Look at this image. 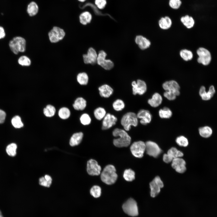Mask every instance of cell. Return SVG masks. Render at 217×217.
<instances>
[{
    "label": "cell",
    "mask_w": 217,
    "mask_h": 217,
    "mask_svg": "<svg viewBox=\"0 0 217 217\" xmlns=\"http://www.w3.org/2000/svg\"><path fill=\"white\" fill-rule=\"evenodd\" d=\"M145 149V143L142 141L134 142L130 147V150L133 155L138 158L143 157Z\"/></svg>",
    "instance_id": "9c48e42d"
},
{
    "label": "cell",
    "mask_w": 217,
    "mask_h": 217,
    "mask_svg": "<svg viewBox=\"0 0 217 217\" xmlns=\"http://www.w3.org/2000/svg\"><path fill=\"white\" fill-rule=\"evenodd\" d=\"M80 120L81 123L83 125L90 124L91 122V119L90 116L87 114L84 113L81 116Z\"/></svg>",
    "instance_id": "f6af8a7d"
},
{
    "label": "cell",
    "mask_w": 217,
    "mask_h": 217,
    "mask_svg": "<svg viewBox=\"0 0 217 217\" xmlns=\"http://www.w3.org/2000/svg\"><path fill=\"white\" fill-rule=\"evenodd\" d=\"M106 55V53L104 51H100L97 54L96 63L105 70H109L113 68L114 64L110 60L105 59Z\"/></svg>",
    "instance_id": "52a82bcc"
},
{
    "label": "cell",
    "mask_w": 217,
    "mask_h": 217,
    "mask_svg": "<svg viewBox=\"0 0 217 217\" xmlns=\"http://www.w3.org/2000/svg\"><path fill=\"white\" fill-rule=\"evenodd\" d=\"M200 135L204 138H208L212 134V131L211 127L205 126L200 127L199 129Z\"/></svg>",
    "instance_id": "f546056e"
},
{
    "label": "cell",
    "mask_w": 217,
    "mask_h": 217,
    "mask_svg": "<svg viewBox=\"0 0 217 217\" xmlns=\"http://www.w3.org/2000/svg\"><path fill=\"white\" fill-rule=\"evenodd\" d=\"M117 121V118L109 113L106 114L103 119L102 129H108L115 125Z\"/></svg>",
    "instance_id": "5bb4252c"
},
{
    "label": "cell",
    "mask_w": 217,
    "mask_h": 217,
    "mask_svg": "<svg viewBox=\"0 0 217 217\" xmlns=\"http://www.w3.org/2000/svg\"><path fill=\"white\" fill-rule=\"evenodd\" d=\"M171 166L179 173H183L186 170V162L184 159L181 158L173 159L172 161Z\"/></svg>",
    "instance_id": "e0dca14e"
},
{
    "label": "cell",
    "mask_w": 217,
    "mask_h": 217,
    "mask_svg": "<svg viewBox=\"0 0 217 217\" xmlns=\"http://www.w3.org/2000/svg\"><path fill=\"white\" fill-rule=\"evenodd\" d=\"M181 2L180 0H169V5L174 9H178L180 6Z\"/></svg>",
    "instance_id": "bcb514c9"
},
{
    "label": "cell",
    "mask_w": 217,
    "mask_h": 217,
    "mask_svg": "<svg viewBox=\"0 0 217 217\" xmlns=\"http://www.w3.org/2000/svg\"><path fill=\"white\" fill-rule=\"evenodd\" d=\"M5 36V33L4 28L0 26V39L4 38Z\"/></svg>",
    "instance_id": "816d5d0a"
},
{
    "label": "cell",
    "mask_w": 217,
    "mask_h": 217,
    "mask_svg": "<svg viewBox=\"0 0 217 217\" xmlns=\"http://www.w3.org/2000/svg\"><path fill=\"white\" fill-rule=\"evenodd\" d=\"M95 3L98 8L102 9H103L106 5V0H95Z\"/></svg>",
    "instance_id": "c3c4849f"
},
{
    "label": "cell",
    "mask_w": 217,
    "mask_h": 217,
    "mask_svg": "<svg viewBox=\"0 0 217 217\" xmlns=\"http://www.w3.org/2000/svg\"><path fill=\"white\" fill-rule=\"evenodd\" d=\"M9 45L12 52L17 55L19 52H24L25 51L26 41L22 37L16 36L10 41Z\"/></svg>",
    "instance_id": "3957f363"
},
{
    "label": "cell",
    "mask_w": 217,
    "mask_h": 217,
    "mask_svg": "<svg viewBox=\"0 0 217 217\" xmlns=\"http://www.w3.org/2000/svg\"><path fill=\"white\" fill-rule=\"evenodd\" d=\"M17 146L14 143L8 144L6 147V152L7 154L11 157H14L17 154Z\"/></svg>",
    "instance_id": "4dcf8cb0"
},
{
    "label": "cell",
    "mask_w": 217,
    "mask_h": 217,
    "mask_svg": "<svg viewBox=\"0 0 217 217\" xmlns=\"http://www.w3.org/2000/svg\"><path fill=\"white\" fill-rule=\"evenodd\" d=\"M65 34L63 29L56 26L54 27L48 33L49 40L52 43H57L62 40Z\"/></svg>",
    "instance_id": "ba28073f"
},
{
    "label": "cell",
    "mask_w": 217,
    "mask_h": 217,
    "mask_svg": "<svg viewBox=\"0 0 217 217\" xmlns=\"http://www.w3.org/2000/svg\"><path fill=\"white\" fill-rule=\"evenodd\" d=\"M181 21L183 24L188 29L192 28L195 24L193 18L187 15L182 17L181 18Z\"/></svg>",
    "instance_id": "4316f807"
},
{
    "label": "cell",
    "mask_w": 217,
    "mask_h": 217,
    "mask_svg": "<svg viewBox=\"0 0 217 217\" xmlns=\"http://www.w3.org/2000/svg\"><path fill=\"white\" fill-rule=\"evenodd\" d=\"M123 177L127 181H132L135 178V172L131 169H126L124 173Z\"/></svg>",
    "instance_id": "d590c367"
},
{
    "label": "cell",
    "mask_w": 217,
    "mask_h": 217,
    "mask_svg": "<svg viewBox=\"0 0 217 217\" xmlns=\"http://www.w3.org/2000/svg\"><path fill=\"white\" fill-rule=\"evenodd\" d=\"M83 136V133L81 132L74 134L70 139V145L71 146H74L78 145L81 142Z\"/></svg>",
    "instance_id": "603a6c76"
},
{
    "label": "cell",
    "mask_w": 217,
    "mask_h": 217,
    "mask_svg": "<svg viewBox=\"0 0 217 217\" xmlns=\"http://www.w3.org/2000/svg\"><path fill=\"white\" fill-rule=\"evenodd\" d=\"M78 0L81 2H84L86 0Z\"/></svg>",
    "instance_id": "f5cc1de1"
},
{
    "label": "cell",
    "mask_w": 217,
    "mask_h": 217,
    "mask_svg": "<svg viewBox=\"0 0 217 217\" xmlns=\"http://www.w3.org/2000/svg\"><path fill=\"white\" fill-rule=\"evenodd\" d=\"M56 110L55 107L51 105H47L43 109V113L47 117L53 116L55 114Z\"/></svg>",
    "instance_id": "8d00e7d4"
},
{
    "label": "cell",
    "mask_w": 217,
    "mask_h": 217,
    "mask_svg": "<svg viewBox=\"0 0 217 217\" xmlns=\"http://www.w3.org/2000/svg\"><path fill=\"white\" fill-rule=\"evenodd\" d=\"M173 158L168 154H165L163 156V160L166 163L172 162Z\"/></svg>",
    "instance_id": "681fc988"
},
{
    "label": "cell",
    "mask_w": 217,
    "mask_h": 217,
    "mask_svg": "<svg viewBox=\"0 0 217 217\" xmlns=\"http://www.w3.org/2000/svg\"><path fill=\"white\" fill-rule=\"evenodd\" d=\"M97 54L95 49L92 47L90 48L86 54L83 55L84 62L85 64H94L96 63Z\"/></svg>",
    "instance_id": "4fadbf2b"
},
{
    "label": "cell",
    "mask_w": 217,
    "mask_h": 217,
    "mask_svg": "<svg viewBox=\"0 0 217 217\" xmlns=\"http://www.w3.org/2000/svg\"><path fill=\"white\" fill-rule=\"evenodd\" d=\"M6 113L0 109V124L3 123L5 119Z\"/></svg>",
    "instance_id": "f907efd6"
},
{
    "label": "cell",
    "mask_w": 217,
    "mask_h": 217,
    "mask_svg": "<svg viewBox=\"0 0 217 217\" xmlns=\"http://www.w3.org/2000/svg\"><path fill=\"white\" fill-rule=\"evenodd\" d=\"M162 100L161 95L159 93H156L153 95L151 98L148 100V103L151 106L156 107L161 104Z\"/></svg>",
    "instance_id": "44dd1931"
},
{
    "label": "cell",
    "mask_w": 217,
    "mask_h": 217,
    "mask_svg": "<svg viewBox=\"0 0 217 217\" xmlns=\"http://www.w3.org/2000/svg\"><path fill=\"white\" fill-rule=\"evenodd\" d=\"M101 168L95 160L90 159L87 162V171L91 175H98L101 173Z\"/></svg>",
    "instance_id": "7c38bea8"
},
{
    "label": "cell",
    "mask_w": 217,
    "mask_h": 217,
    "mask_svg": "<svg viewBox=\"0 0 217 217\" xmlns=\"http://www.w3.org/2000/svg\"><path fill=\"white\" fill-rule=\"evenodd\" d=\"M90 193L91 195L95 198L100 197L101 193V189L100 187L97 185L93 186L90 189Z\"/></svg>",
    "instance_id": "60d3db41"
},
{
    "label": "cell",
    "mask_w": 217,
    "mask_h": 217,
    "mask_svg": "<svg viewBox=\"0 0 217 217\" xmlns=\"http://www.w3.org/2000/svg\"><path fill=\"white\" fill-rule=\"evenodd\" d=\"M100 96L105 98L109 97L113 93V89L109 85L105 84L99 88Z\"/></svg>",
    "instance_id": "ffe728a7"
},
{
    "label": "cell",
    "mask_w": 217,
    "mask_h": 217,
    "mask_svg": "<svg viewBox=\"0 0 217 217\" xmlns=\"http://www.w3.org/2000/svg\"><path fill=\"white\" fill-rule=\"evenodd\" d=\"M135 42L142 50H145L149 48L151 44L148 39L141 35H138L136 37Z\"/></svg>",
    "instance_id": "d6986e66"
},
{
    "label": "cell",
    "mask_w": 217,
    "mask_h": 217,
    "mask_svg": "<svg viewBox=\"0 0 217 217\" xmlns=\"http://www.w3.org/2000/svg\"><path fill=\"white\" fill-rule=\"evenodd\" d=\"M150 188V196L154 197L159 193L161 188L159 185L153 179L149 183Z\"/></svg>",
    "instance_id": "484cf974"
},
{
    "label": "cell",
    "mask_w": 217,
    "mask_h": 217,
    "mask_svg": "<svg viewBox=\"0 0 217 217\" xmlns=\"http://www.w3.org/2000/svg\"><path fill=\"white\" fill-rule=\"evenodd\" d=\"M38 10V6L35 2H31L28 5L27 11L30 16H33L36 15Z\"/></svg>",
    "instance_id": "f1b7e54d"
},
{
    "label": "cell",
    "mask_w": 217,
    "mask_h": 217,
    "mask_svg": "<svg viewBox=\"0 0 217 217\" xmlns=\"http://www.w3.org/2000/svg\"><path fill=\"white\" fill-rule=\"evenodd\" d=\"M117 178L116 169L113 165H111L106 166L101 174V180L105 183L108 185L114 184Z\"/></svg>",
    "instance_id": "7a4b0ae2"
},
{
    "label": "cell",
    "mask_w": 217,
    "mask_h": 217,
    "mask_svg": "<svg viewBox=\"0 0 217 217\" xmlns=\"http://www.w3.org/2000/svg\"><path fill=\"white\" fill-rule=\"evenodd\" d=\"M124 211L127 215L132 216H135L138 215L137 204L133 199L130 198L122 205Z\"/></svg>",
    "instance_id": "8992f818"
},
{
    "label": "cell",
    "mask_w": 217,
    "mask_h": 217,
    "mask_svg": "<svg viewBox=\"0 0 217 217\" xmlns=\"http://www.w3.org/2000/svg\"><path fill=\"white\" fill-rule=\"evenodd\" d=\"M131 85L132 87V93L134 95H142L146 91V83L142 80L138 79L136 81H134L132 82Z\"/></svg>",
    "instance_id": "8fae6325"
},
{
    "label": "cell",
    "mask_w": 217,
    "mask_h": 217,
    "mask_svg": "<svg viewBox=\"0 0 217 217\" xmlns=\"http://www.w3.org/2000/svg\"><path fill=\"white\" fill-rule=\"evenodd\" d=\"M162 87L165 91H169L175 93L177 96L180 94V86L175 80H170L166 81L162 84Z\"/></svg>",
    "instance_id": "9a60e30c"
},
{
    "label": "cell",
    "mask_w": 217,
    "mask_h": 217,
    "mask_svg": "<svg viewBox=\"0 0 217 217\" xmlns=\"http://www.w3.org/2000/svg\"><path fill=\"white\" fill-rule=\"evenodd\" d=\"M86 105V100L82 97H79L75 100L73 106L76 110H82L85 108Z\"/></svg>",
    "instance_id": "cb8c5ba5"
},
{
    "label": "cell",
    "mask_w": 217,
    "mask_h": 217,
    "mask_svg": "<svg viewBox=\"0 0 217 217\" xmlns=\"http://www.w3.org/2000/svg\"><path fill=\"white\" fill-rule=\"evenodd\" d=\"M18 62L19 64L22 66H29L31 64L30 59L25 55L20 56L18 59Z\"/></svg>",
    "instance_id": "b9f144b4"
},
{
    "label": "cell",
    "mask_w": 217,
    "mask_h": 217,
    "mask_svg": "<svg viewBox=\"0 0 217 217\" xmlns=\"http://www.w3.org/2000/svg\"><path fill=\"white\" fill-rule=\"evenodd\" d=\"M167 154L171 156L173 159L181 158L184 155L183 153L181 152L178 150L174 147H172L169 149Z\"/></svg>",
    "instance_id": "74e56055"
},
{
    "label": "cell",
    "mask_w": 217,
    "mask_h": 217,
    "mask_svg": "<svg viewBox=\"0 0 217 217\" xmlns=\"http://www.w3.org/2000/svg\"><path fill=\"white\" fill-rule=\"evenodd\" d=\"M78 82L81 85H86L88 81V76L85 72H81L79 73L77 77Z\"/></svg>",
    "instance_id": "1f68e13d"
},
{
    "label": "cell",
    "mask_w": 217,
    "mask_h": 217,
    "mask_svg": "<svg viewBox=\"0 0 217 217\" xmlns=\"http://www.w3.org/2000/svg\"><path fill=\"white\" fill-rule=\"evenodd\" d=\"M52 178L49 175H46L44 177H42L39 178V184L42 186L49 187L52 183Z\"/></svg>",
    "instance_id": "836d02e7"
},
{
    "label": "cell",
    "mask_w": 217,
    "mask_h": 217,
    "mask_svg": "<svg viewBox=\"0 0 217 217\" xmlns=\"http://www.w3.org/2000/svg\"><path fill=\"white\" fill-rule=\"evenodd\" d=\"M121 123L124 130L129 131L131 126L136 127L138 125V120L136 114L132 112L125 113L122 117Z\"/></svg>",
    "instance_id": "277c9868"
},
{
    "label": "cell",
    "mask_w": 217,
    "mask_h": 217,
    "mask_svg": "<svg viewBox=\"0 0 217 217\" xmlns=\"http://www.w3.org/2000/svg\"><path fill=\"white\" fill-rule=\"evenodd\" d=\"M113 135L118 138L113 140L114 145L118 147L128 146L130 144L131 138L126 131L118 128L114 129L112 132Z\"/></svg>",
    "instance_id": "6da1fadb"
},
{
    "label": "cell",
    "mask_w": 217,
    "mask_h": 217,
    "mask_svg": "<svg viewBox=\"0 0 217 217\" xmlns=\"http://www.w3.org/2000/svg\"><path fill=\"white\" fill-rule=\"evenodd\" d=\"M197 54L198 55L197 62L204 66L209 64L212 60V56L210 52L207 49L200 47L197 50Z\"/></svg>",
    "instance_id": "5b68a950"
},
{
    "label": "cell",
    "mask_w": 217,
    "mask_h": 217,
    "mask_svg": "<svg viewBox=\"0 0 217 217\" xmlns=\"http://www.w3.org/2000/svg\"><path fill=\"white\" fill-rule=\"evenodd\" d=\"M136 115L137 118L140 119V122L142 125H146L151 121L152 115L148 110H140Z\"/></svg>",
    "instance_id": "2e32d148"
},
{
    "label": "cell",
    "mask_w": 217,
    "mask_h": 217,
    "mask_svg": "<svg viewBox=\"0 0 217 217\" xmlns=\"http://www.w3.org/2000/svg\"><path fill=\"white\" fill-rule=\"evenodd\" d=\"M11 123L13 126L16 128H20L24 126L20 118L17 115L14 116L12 118Z\"/></svg>",
    "instance_id": "7bdbcfd3"
},
{
    "label": "cell",
    "mask_w": 217,
    "mask_h": 217,
    "mask_svg": "<svg viewBox=\"0 0 217 217\" xmlns=\"http://www.w3.org/2000/svg\"><path fill=\"white\" fill-rule=\"evenodd\" d=\"M112 106L114 109L117 111H121L125 107V104L122 100L118 99L113 103Z\"/></svg>",
    "instance_id": "ab89813d"
},
{
    "label": "cell",
    "mask_w": 217,
    "mask_h": 217,
    "mask_svg": "<svg viewBox=\"0 0 217 217\" xmlns=\"http://www.w3.org/2000/svg\"><path fill=\"white\" fill-rule=\"evenodd\" d=\"M215 93V89L212 85L210 86L207 92L206 91L205 87L203 86H201L199 90V94L202 99L206 101L210 99L213 96Z\"/></svg>",
    "instance_id": "ac0fdd59"
},
{
    "label": "cell",
    "mask_w": 217,
    "mask_h": 217,
    "mask_svg": "<svg viewBox=\"0 0 217 217\" xmlns=\"http://www.w3.org/2000/svg\"><path fill=\"white\" fill-rule=\"evenodd\" d=\"M145 143L146 153L149 155L156 158L158 157L161 153V150L156 143L149 141Z\"/></svg>",
    "instance_id": "30bf717a"
},
{
    "label": "cell",
    "mask_w": 217,
    "mask_h": 217,
    "mask_svg": "<svg viewBox=\"0 0 217 217\" xmlns=\"http://www.w3.org/2000/svg\"><path fill=\"white\" fill-rule=\"evenodd\" d=\"M79 18L80 23L83 25H86L91 22L92 16L90 12L86 11L81 13Z\"/></svg>",
    "instance_id": "d4e9b609"
},
{
    "label": "cell",
    "mask_w": 217,
    "mask_h": 217,
    "mask_svg": "<svg viewBox=\"0 0 217 217\" xmlns=\"http://www.w3.org/2000/svg\"><path fill=\"white\" fill-rule=\"evenodd\" d=\"M164 96L166 98L170 100L175 99L177 96L175 93L169 91H165L164 93Z\"/></svg>",
    "instance_id": "7dc6e473"
},
{
    "label": "cell",
    "mask_w": 217,
    "mask_h": 217,
    "mask_svg": "<svg viewBox=\"0 0 217 217\" xmlns=\"http://www.w3.org/2000/svg\"><path fill=\"white\" fill-rule=\"evenodd\" d=\"M58 115L60 118L66 119L70 117V111L68 108L65 107H62L59 110Z\"/></svg>",
    "instance_id": "f35d334b"
},
{
    "label": "cell",
    "mask_w": 217,
    "mask_h": 217,
    "mask_svg": "<svg viewBox=\"0 0 217 217\" xmlns=\"http://www.w3.org/2000/svg\"><path fill=\"white\" fill-rule=\"evenodd\" d=\"M176 142L178 145L181 146L186 147L188 144V140L183 136L177 137L176 139Z\"/></svg>",
    "instance_id": "ee69618b"
},
{
    "label": "cell",
    "mask_w": 217,
    "mask_h": 217,
    "mask_svg": "<svg viewBox=\"0 0 217 217\" xmlns=\"http://www.w3.org/2000/svg\"><path fill=\"white\" fill-rule=\"evenodd\" d=\"M106 114V112L105 109L101 107L96 108L94 111L95 117L99 120H101L103 119Z\"/></svg>",
    "instance_id": "d6a6232c"
},
{
    "label": "cell",
    "mask_w": 217,
    "mask_h": 217,
    "mask_svg": "<svg viewBox=\"0 0 217 217\" xmlns=\"http://www.w3.org/2000/svg\"><path fill=\"white\" fill-rule=\"evenodd\" d=\"M179 54L181 58L185 61L191 60L193 57V54L191 51L186 49L180 50Z\"/></svg>",
    "instance_id": "83f0119b"
},
{
    "label": "cell",
    "mask_w": 217,
    "mask_h": 217,
    "mask_svg": "<svg viewBox=\"0 0 217 217\" xmlns=\"http://www.w3.org/2000/svg\"><path fill=\"white\" fill-rule=\"evenodd\" d=\"M0 217H3L2 215V214L0 210Z\"/></svg>",
    "instance_id": "db71d44e"
},
{
    "label": "cell",
    "mask_w": 217,
    "mask_h": 217,
    "mask_svg": "<svg viewBox=\"0 0 217 217\" xmlns=\"http://www.w3.org/2000/svg\"><path fill=\"white\" fill-rule=\"evenodd\" d=\"M159 115L162 118H169L172 115V112L168 108L165 107L159 111Z\"/></svg>",
    "instance_id": "e575fe53"
},
{
    "label": "cell",
    "mask_w": 217,
    "mask_h": 217,
    "mask_svg": "<svg viewBox=\"0 0 217 217\" xmlns=\"http://www.w3.org/2000/svg\"><path fill=\"white\" fill-rule=\"evenodd\" d=\"M172 24L171 19L168 16L162 17L159 21V27L164 30L169 29L171 26Z\"/></svg>",
    "instance_id": "7402d4cb"
}]
</instances>
